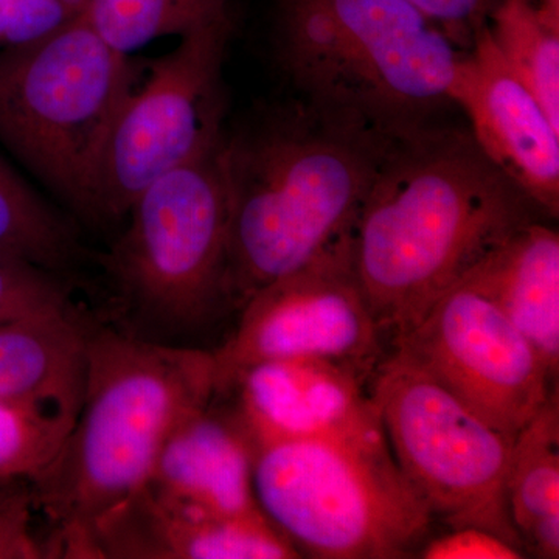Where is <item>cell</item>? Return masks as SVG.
<instances>
[{
	"label": "cell",
	"instance_id": "cell-6",
	"mask_svg": "<svg viewBox=\"0 0 559 559\" xmlns=\"http://www.w3.org/2000/svg\"><path fill=\"white\" fill-rule=\"evenodd\" d=\"M134 76L84 17L0 50V142L83 218H94L103 146Z\"/></svg>",
	"mask_w": 559,
	"mask_h": 559
},
{
	"label": "cell",
	"instance_id": "cell-1",
	"mask_svg": "<svg viewBox=\"0 0 559 559\" xmlns=\"http://www.w3.org/2000/svg\"><path fill=\"white\" fill-rule=\"evenodd\" d=\"M536 213L469 132L436 123L395 140L352 229L353 271L388 344Z\"/></svg>",
	"mask_w": 559,
	"mask_h": 559
},
{
	"label": "cell",
	"instance_id": "cell-5",
	"mask_svg": "<svg viewBox=\"0 0 559 559\" xmlns=\"http://www.w3.org/2000/svg\"><path fill=\"white\" fill-rule=\"evenodd\" d=\"M252 481L261 513L300 557L415 558L433 524L385 432L261 444Z\"/></svg>",
	"mask_w": 559,
	"mask_h": 559
},
{
	"label": "cell",
	"instance_id": "cell-26",
	"mask_svg": "<svg viewBox=\"0 0 559 559\" xmlns=\"http://www.w3.org/2000/svg\"><path fill=\"white\" fill-rule=\"evenodd\" d=\"M468 50L500 0H403Z\"/></svg>",
	"mask_w": 559,
	"mask_h": 559
},
{
	"label": "cell",
	"instance_id": "cell-9",
	"mask_svg": "<svg viewBox=\"0 0 559 559\" xmlns=\"http://www.w3.org/2000/svg\"><path fill=\"white\" fill-rule=\"evenodd\" d=\"M230 32V13L190 28L128 95L103 146L92 221L124 219L154 180L223 135Z\"/></svg>",
	"mask_w": 559,
	"mask_h": 559
},
{
	"label": "cell",
	"instance_id": "cell-11",
	"mask_svg": "<svg viewBox=\"0 0 559 559\" xmlns=\"http://www.w3.org/2000/svg\"><path fill=\"white\" fill-rule=\"evenodd\" d=\"M390 347L511 439L558 390L527 337L466 280Z\"/></svg>",
	"mask_w": 559,
	"mask_h": 559
},
{
	"label": "cell",
	"instance_id": "cell-16",
	"mask_svg": "<svg viewBox=\"0 0 559 559\" xmlns=\"http://www.w3.org/2000/svg\"><path fill=\"white\" fill-rule=\"evenodd\" d=\"M90 330L76 310L0 323V400L70 432L83 399Z\"/></svg>",
	"mask_w": 559,
	"mask_h": 559
},
{
	"label": "cell",
	"instance_id": "cell-23",
	"mask_svg": "<svg viewBox=\"0 0 559 559\" xmlns=\"http://www.w3.org/2000/svg\"><path fill=\"white\" fill-rule=\"evenodd\" d=\"M75 310L57 274L0 252V323Z\"/></svg>",
	"mask_w": 559,
	"mask_h": 559
},
{
	"label": "cell",
	"instance_id": "cell-12",
	"mask_svg": "<svg viewBox=\"0 0 559 559\" xmlns=\"http://www.w3.org/2000/svg\"><path fill=\"white\" fill-rule=\"evenodd\" d=\"M450 95L481 153L539 213L558 218L559 130L507 68L488 25L460 55Z\"/></svg>",
	"mask_w": 559,
	"mask_h": 559
},
{
	"label": "cell",
	"instance_id": "cell-3",
	"mask_svg": "<svg viewBox=\"0 0 559 559\" xmlns=\"http://www.w3.org/2000/svg\"><path fill=\"white\" fill-rule=\"evenodd\" d=\"M393 142L304 100L224 134L227 304L241 308L347 237Z\"/></svg>",
	"mask_w": 559,
	"mask_h": 559
},
{
	"label": "cell",
	"instance_id": "cell-8",
	"mask_svg": "<svg viewBox=\"0 0 559 559\" xmlns=\"http://www.w3.org/2000/svg\"><path fill=\"white\" fill-rule=\"evenodd\" d=\"M223 135L139 194L105 257L120 296L150 322L193 325L227 304Z\"/></svg>",
	"mask_w": 559,
	"mask_h": 559
},
{
	"label": "cell",
	"instance_id": "cell-24",
	"mask_svg": "<svg viewBox=\"0 0 559 559\" xmlns=\"http://www.w3.org/2000/svg\"><path fill=\"white\" fill-rule=\"evenodd\" d=\"M84 16V0H0V50L27 46Z\"/></svg>",
	"mask_w": 559,
	"mask_h": 559
},
{
	"label": "cell",
	"instance_id": "cell-7",
	"mask_svg": "<svg viewBox=\"0 0 559 559\" xmlns=\"http://www.w3.org/2000/svg\"><path fill=\"white\" fill-rule=\"evenodd\" d=\"M370 395L393 459L433 522L488 530L522 549L507 502L514 439L399 348L378 364Z\"/></svg>",
	"mask_w": 559,
	"mask_h": 559
},
{
	"label": "cell",
	"instance_id": "cell-17",
	"mask_svg": "<svg viewBox=\"0 0 559 559\" xmlns=\"http://www.w3.org/2000/svg\"><path fill=\"white\" fill-rule=\"evenodd\" d=\"M463 280L498 305L558 382V230L538 219L525 224Z\"/></svg>",
	"mask_w": 559,
	"mask_h": 559
},
{
	"label": "cell",
	"instance_id": "cell-15",
	"mask_svg": "<svg viewBox=\"0 0 559 559\" xmlns=\"http://www.w3.org/2000/svg\"><path fill=\"white\" fill-rule=\"evenodd\" d=\"M213 401L171 433L146 488L202 514H259L252 481L255 448L235 412L218 409Z\"/></svg>",
	"mask_w": 559,
	"mask_h": 559
},
{
	"label": "cell",
	"instance_id": "cell-14",
	"mask_svg": "<svg viewBox=\"0 0 559 559\" xmlns=\"http://www.w3.org/2000/svg\"><path fill=\"white\" fill-rule=\"evenodd\" d=\"M92 558L297 559L263 513L213 516L183 509L148 488L109 518L95 535Z\"/></svg>",
	"mask_w": 559,
	"mask_h": 559
},
{
	"label": "cell",
	"instance_id": "cell-2",
	"mask_svg": "<svg viewBox=\"0 0 559 559\" xmlns=\"http://www.w3.org/2000/svg\"><path fill=\"white\" fill-rule=\"evenodd\" d=\"M216 400L212 352L90 330L83 399L60 451L32 481L53 554L91 558L95 535L148 487L173 432Z\"/></svg>",
	"mask_w": 559,
	"mask_h": 559
},
{
	"label": "cell",
	"instance_id": "cell-25",
	"mask_svg": "<svg viewBox=\"0 0 559 559\" xmlns=\"http://www.w3.org/2000/svg\"><path fill=\"white\" fill-rule=\"evenodd\" d=\"M421 559H522L525 551L516 544L477 527L448 528L419 546Z\"/></svg>",
	"mask_w": 559,
	"mask_h": 559
},
{
	"label": "cell",
	"instance_id": "cell-22",
	"mask_svg": "<svg viewBox=\"0 0 559 559\" xmlns=\"http://www.w3.org/2000/svg\"><path fill=\"white\" fill-rule=\"evenodd\" d=\"M69 430L22 404L0 400V485L32 481L50 465Z\"/></svg>",
	"mask_w": 559,
	"mask_h": 559
},
{
	"label": "cell",
	"instance_id": "cell-21",
	"mask_svg": "<svg viewBox=\"0 0 559 559\" xmlns=\"http://www.w3.org/2000/svg\"><path fill=\"white\" fill-rule=\"evenodd\" d=\"M230 0H84V21L114 49L131 57L164 36L229 14Z\"/></svg>",
	"mask_w": 559,
	"mask_h": 559
},
{
	"label": "cell",
	"instance_id": "cell-27",
	"mask_svg": "<svg viewBox=\"0 0 559 559\" xmlns=\"http://www.w3.org/2000/svg\"><path fill=\"white\" fill-rule=\"evenodd\" d=\"M540 17L550 25V27L559 31V0H538L535 2Z\"/></svg>",
	"mask_w": 559,
	"mask_h": 559
},
{
	"label": "cell",
	"instance_id": "cell-19",
	"mask_svg": "<svg viewBox=\"0 0 559 559\" xmlns=\"http://www.w3.org/2000/svg\"><path fill=\"white\" fill-rule=\"evenodd\" d=\"M0 252L58 274L81 255L79 238L64 216L55 212L0 157Z\"/></svg>",
	"mask_w": 559,
	"mask_h": 559
},
{
	"label": "cell",
	"instance_id": "cell-4",
	"mask_svg": "<svg viewBox=\"0 0 559 559\" xmlns=\"http://www.w3.org/2000/svg\"><path fill=\"white\" fill-rule=\"evenodd\" d=\"M403 0H280L275 57L300 100L381 138L436 124L463 53Z\"/></svg>",
	"mask_w": 559,
	"mask_h": 559
},
{
	"label": "cell",
	"instance_id": "cell-18",
	"mask_svg": "<svg viewBox=\"0 0 559 559\" xmlns=\"http://www.w3.org/2000/svg\"><path fill=\"white\" fill-rule=\"evenodd\" d=\"M507 502L527 557L559 558V395L551 393L511 448Z\"/></svg>",
	"mask_w": 559,
	"mask_h": 559
},
{
	"label": "cell",
	"instance_id": "cell-28",
	"mask_svg": "<svg viewBox=\"0 0 559 559\" xmlns=\"http://www.w3.org/2000/svg\"><path fill=\"white\" fill-rule=\"evenodd\" d=\"M3 487H5V485H0V503H2L3 498H5V496H3V492H2Z\"/></svg>",
	"mask_w": 559,
	"mask_h": 559
},
{
	"label": "cell",
	"instance_id": "cell-13",
	"mask_svg": "<svg viewBox=\"0 0 559 559\" xmlns=\"http://www.w3.org/2000/svg\"><path fill=\"white\" fill-rule=\"evenodd\" d=\"M371 374L323 359H282L242 370L227 393L253 448L277 441L384 432ZM223 395V396H224Z\"/></svg>",
	"mask_w": 559,
	"mask_h": 559
},
{
	"label": "cell",
	"instance_id": "cell-20",
	"mask_svg": "<svg viewBox=\"0 0 559 559\" xmlns=\"http://www.w3.org/2000/svg\"><path fill=\"white\" fill-rule=\"evenodd\" d=\"M488 31L507 68L559 130V31L540 17L533 0H500Z\"/></svg>",
	"mask_w": 559,
	"mask_h": 559
},
{
	"label": "cell",
	"instance_id": "cell-10",
	"mask_svg": "<svg viewBox=\"0 0 559 559\" xmlns=\"http://www.w3.org/2000/svg\"><path fill=\"white\" fill-rule=\"evenodd\" d=\"M240 311L230 336L212 352L216 399L242 370L267 360H333L373 374L388 353L353 271L352 231L307 266L253 294Z\"/></svg>",
	"mask_w": 559,
	"mask_h": 559
}]
</instances>
